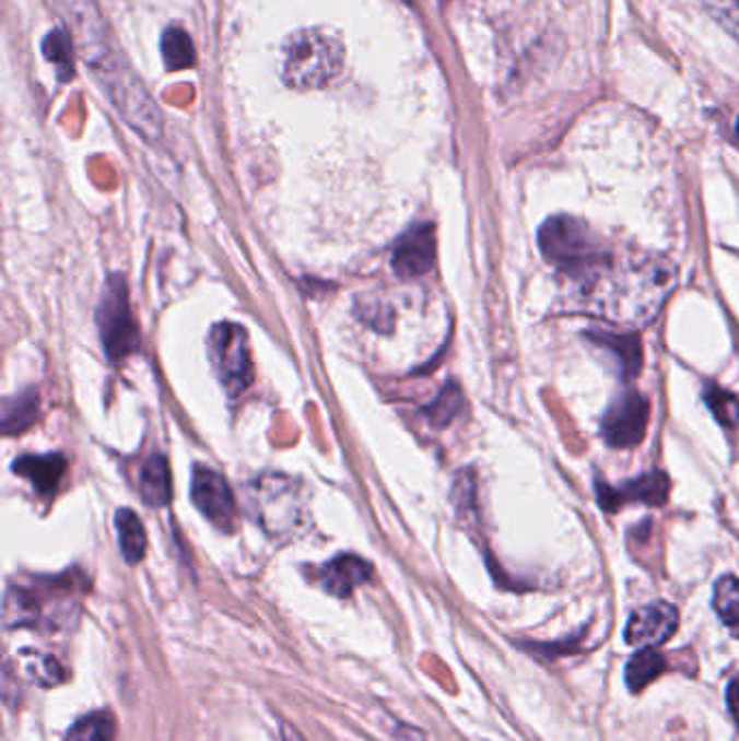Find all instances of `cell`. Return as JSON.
<instances>
[{"label": "cell", "instance_id": "1", "mask_svg": "<svg viewBox=\"0 0 739 741\" xmlns=\"http://www.w3.org/2000/svg\"><path fill=\"white\" fill-rule=\"evenodd\" d=\"M573 284L579 310L624 328L648 326L677 286V267L659 254L610 251Z\"/></svg>", "mask_w": 739, "mask_h": 741}, {"label": "cell", "instance_id": "2", "mask_svg": "<svg viewBox=\"0 0 739 741\" xmlns=\"http://www.w3.org/2000/svg\"><path fill=\"white\" fill-rule=\"evenodd\" d=\"M55 4L66 20L79 57L90 66L103 90L130 70L114 44L98 0H55Z\"/></svg>", "mask_w": 739, "mask_h": 741}, {"label": "cell", "instance_id": "3", "mask_svg": "<svg viewBox=\"0 0 739 741\" xmlns=\"http://www.w3.org/2000/svg\"><path fill=\"white\" fill-rule=\"evenodd\" d=\"M345 66V46L324 28L295 33L284 48L282 79L291 90L310 92L330 85Z\"/></svg>", "mask_w": 739, "mask_h": 741}, {"label": "cell", "instance_id": "4", "mask_svg": "<svg viewBox=\"0 0 739 741\" xmlns=\"http://www.w3.org/2000/svg\"><path fill=\"white\" fill-rule=\"evenodd\" d=\"M538 246L542 256L573 280L610 254L603 239L586 222L571 215H555L540 226Z\"/></svg>", "mask_w": 739, "mask_h": 741}, {"label": "cell", "instance_id": "5", "mask_svg": "<svg viewBox=\"0 0 739 741\" xmlns=\"http://www.w3.org/2000/svg\"><path fill=\"white\" fill-rule=\"evenodd\" d=\"M247 511L262 531L282 538L302 527L306 518V494L297 480L269 473L249 484Z\"/></svg>", "mask_w": 739, "mask_h": 741}, {"label": "cell", "instance_id": "6", "mask_svg": "<svg viewBox=\"0 0 739 741\" xmlns=\"http://www.w3.org/2000/svg\"><path fill=\"white\" fill-rule=\"evenodd\" d=\"M96 326L103 350L112 363H122L141 345L139 326L130 310L128 284L120 273H112L103 286L96 308Z\"/></svg>", "mask_w": 739, "mask_h": 741}, {"label": "cell", "instance_id": "7", "mask_svg": "<svg viewBox=\"0 0 739 741\" xmlns=\"http://www.w3.org/2000/svg\"><path fill=\"white\" fill-rule=\"evenodd\" d=\"M209 361L228 397L244 395L254 381V363L246 328L235 321L215 324L209 332Z\"/></svg>", "mask_w": 739, "mask_h": 741}, {"label": "cell", "instance_id": "8", "mask_svg": "<svg viewBox=\"0 0 739 741\" xmlns=\"http://www.w3.org/2000/svg\"><path fill=\"white\" fill-rule=\"evenodd\" d=\"M650 405L644 395L637 390H626L618 395L603 412L601 419V436L610 447L626 449L635 447L644 440L648 427Z\"/></svg>", "mask_w": 739, "mask_h": 741}, {"label": "cell", "instance_id": "9", "mask_svg": "<svg viewBox=\"0 0 739 741\" xmlns=\"http://www.w3.org/2000/svg\"><path fill=\"white\" fill-rule=\"evenodd\" d=\"M191 501L218 529L235 531L239 511L235 494L224 475L204 464H196L191 475Z\"/></svg>", "mask_w": 739, "mask_h": 741}, {"label": "cell", "instance_id": "10", "mask_svg": "<svg viewBox=\"0 0 739 741\" xmlns=\"http://www.w3.org/2000/svg\"><path fill=\"white\" fill-rule=\"evenodd\" d=\"M436 260V228L430 222L410 226L392 246L390 267L397 278L412 280L425 275Z\"/></svg>", "mask_w": 739, "mask_h": 741}, {"label": "cell", "instance_id": "11", "mask_svg": "<svg viewBox=\"0 0 739 741\" xmlns=\"http://www.w3.org/2000/svg\"><path fill=\"white\" fill-rule=\"evenodd\" d=\"M679 628V612L670 603H650L635 610L624 628V639L629 646L637 648H657L668 642Z\"/></svg>", "mask_w": 739, "mask_h": 741}, {"label": "cell", "instance_id": "12", "mask_svg": "<svg viewBox=\"0 0 739 741\" xmlns=\"http://www.w3.org/2000/svg\"><path fill=\"white\" fill-rule=\"evenodd\" d=\"M670 491V480L666 473H644L637 480L622 482V484H608L597 482V498L606 511H618L626 503H648V505H664Z\"/></svg>", "mask_w": 739, "mask_h": 741}, {"label": "cell", "instance_id": "13", "mask_svg": "<svg viewBox=\"0 0 739 741\" xmlns=\"http://www.w3.org/2000/svg\"><path fill=\"white\" fill-rule=\"evenodd\" d=\"M371 575H373V566L367 560L354 553H343L330 560L328 564H324V568L319 571V581L328 595L337 599H345L359 586L367 584Z\"/></svg>", "mask_w": 739, "mask_h": 741}, {"label": "cell", "instance_id": "14", "mask_svg": "<svg viewBox=\"0 0 739 741\" xmlns=\"http://www.w3.org/2000/svg\"><path fill=\"white\" fill-rule=\"evenodd\" d=\"M68 469V460L61 454H44V456H22L11 464V471L26 480L35 493L50 496L57 493Z\"/></svg>", "mask_w": 739, "mask_h": 741}, {"label": "cell", "instance_id": "15", "mask_svg": "<svg viewBox=\"0 0 739 741\" xmlns=\"http://www.w3.org/2000/svg\"><path fill=\"white\" fill-rule=\"evenodd\" d=\"M139 494L150 507H165L172 501V473L167 458L161 454L150 456L139 471Z\"/></svg>", "mask_w": 739, "mask_h": 741}, {"label": "cell", "instance_id": "16", "mask_svg": "<svg viewBox=\"0 0 739 741\" xmlns=\"http://www.w3.org/2000/svg\"><path fill=\"white\" fill-rule=\"evenodd\" d=\"M586 337L588 341L603 348L617 358L618 369L622 370L626 379L637 375V370L642 367V345L635 334H612V332L590 330L586 332Z\"/></svg>", "mask_w": 739, "mask_h": 741}, {"label": "cell", "instance_id": "17", "mask_svg": "<svg viewBox=\"0 0 739 741\" xmlns=\"http://www.w3.org/2000/svg\"><path fill=\"white\" fill-rule=\"evenodd\" d=\"M39 416V392L37 388L22 390L2 403V434L17 436L35 425Z\"/></svg>", "mask_w": 739, "mask_h": 741}, {"label": "cell", "instance_id": "18", "mask_svg": "<svg viewBox=\"0 0 739 741\" xmlns=\"http://www.w3.org/2000/svg\"><path fill=\"white\" fill-rule=\"evenodd\" d=\"M116 531H118V542H120L124 560L130 566L139 564L148 549V536H145L143 522L130 507H120L116 511Z\"/></svg>", "mask_w": 739, "mask_h": 741}, {"label": "cell", "instance_id": "19", "mask_svg": "<svg viewBox=\"0 0 739 741\" xmlns=\"http://www.w3.org/2000/svg\"><path fill=\"white\" fill-rule=\"evenodd\" d=\"M666 668L668 661L664 659V655H659L655 648H642L637 655L629 659L624 668V683L633 694H637L648 683H653Z\"/></svg>", "mask_w": 739, "mask_h": 741}, {"label": "cell", "instance_id": "20", "mask_svg": "<svg viewBox=\"0 0 739 741\" xmlns=\"http://www.w3.org/2000/svg\"><path fill=\"white\" fill-rule=\"evenodd\" d=\"M42 48H44V57L57 68L59 81H70L74 77V55H79L70 31L66 26L50 31Z\"/></svg>", "mask_w": 739, "mask_h": 741}, {"label": "cell", "instance_id": "21", "mask_svg": "<svg viewBox=\"0 0 739 741\" xmlns=\"http://www.w3.org/2000/svg\"><path fill=\"white\" fill-rule=\"evenodd\" d=\"M161 52L167 70L178 72L196 66V46L191 35L180 26H169L161 37Z\"/></svg>", "mask_w": 739, "mask_h": 741}, {"label": "cell", "instance_id": "22", "mask_svg": "<svg viewBox=\"0 0 739 741\" xmlns=\"http://www.w3.org/2000/svg\"><path fill=\"white\" fill-rule=\"evenodd\" d=\"M465 395L456 381L445 384V388L436 395V399L423 408V416L434 425V427H447L462 410Z\"/></svg>", "mask_w": 739, "mask_h": 741}, {"label": "cell", "instance_id": "23", "mask_svg": "<svg viewBox=\"0 0 739 741\" xmlns=\"http://www.w3.org/2000/svg\"><path fill=\"white\" fill-rule=\"evenodd\" d=\"M116 738V720L109 711H94L90 716L79 718L68 736L66 741H114Z\"/></svg>", "mask_w": 739, "mask_h": 741}, {"label": "cell", "instance_id": "24", "mask_svg": "<svg viewBox=\"0 0 739 741\" xmlns=\"http://www.w3.org/2000/svg\"><path fill=\"white\" fill-rule=\"evenodd\" d=\"M714 610L725 626L739 637V579L727 575L714 588Z\"/></svg>", "mask_w": 739, "mask_h": 741}, {"label": "cell", "instance_id": "25", "mask_svg": "<svg viewBox=\"0 0 739 741\" xmlns=\"http://www.w3.org/2000/svg\"><path fill=\"white\" fill-rule=\"evenodd\" d=\"M703 397H705L707 408L712 410V414L716 416V421H718L720 425H725V427H738L739 399L734 392H729V390H725V388H720V386H707L705 392H703Z\"/></svg>", "mask_w": 739, "mask_h": 741}, {"label": "cell", "instance_id": "26", "mask_svg": "<svg viewBox=\"0 0 739 741\" xmlns=\"http://www.w3.org/2000/svg\"><path fill=\"white\" fill-rule=\"evenodd\" d=\"M26 672L31 681H35L42 687H55L66 681V670L63 666L50 657V655H33L26 661Z\"/></svg>", "mask_w": 739, "mask_h": 741}, {"label": "cell", "instance_id": "27", "mask_svg": "<svg viewBox=\"0 0 739 741\" xmlns=\"http://www.w3.org/2000/svg\"><path fill=\"white\" fill-rule=\"evenodd\" d=\"M707 11L716 17V22L736 37L739 44V0H703Z\"/></svg>", "mask_w": 739, "mask_h": 741}, {"label": "cell", "instance_id": "28", "mask_svg": "<svg viewBox=\"0 0 739 741\" xmlns=\"http://www.w3.org/2000/svg\"><path fill=\"white\" fill-rule=\"evenodd\" d=\"M727 705H729V711L734 716V720L738 722L739 727V679H734L729 683V690H727Z\"/></svg>", "mask_w": 739, "mask_h": 741}, {"label": "cell", "instance_id": "29", "mask_svg": "<svg viewBox=\"0 0 739 741\" xmlns=\"http://www.w3.org/2000/svg\"><path fill=\"white\" fill-rule=\"evenodd\" d=\"M736 132H738V139H739V118H738V124H736Z\"/></svg>", "mask_w": 739, "mask_h": 741}]
</instances>
